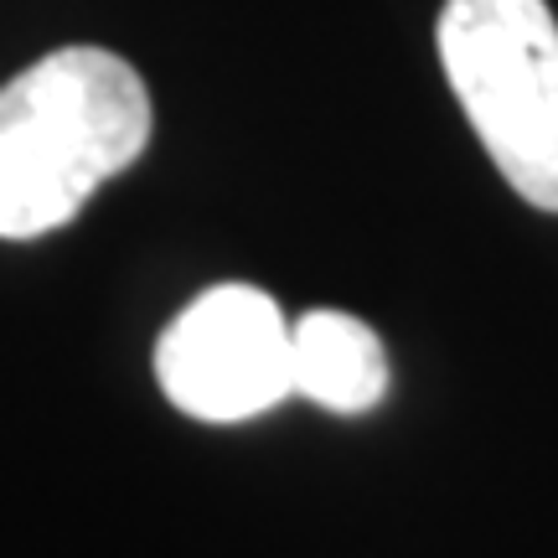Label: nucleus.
I'll return each instance as SVG.
<instances>
[{
    "label": "nucleus",
    "mask_w": 558,
    "mask_h": 558,
    "mask_svg": "<svg viewBox=\"0 0 558 558\" xmlns=\"http://www.w3.org/2000/svg\"><path fill=\"white\" fill-rule=\"evenodd\" d=\"M150 94L120 52L62 47L0 88V239L78 218L150 145Z\"/></svg>",
    "instance_id": "1"
},
{
    "label": "nucleus",
    "mask_w": 558,
    "mask_h": 558,
    "mask_svg": "<svg viewBox=\"0 0 558 558\" xmlns=\"http://www.w3.org/2000/svg\"><path fill=\"white\" fill-rule=\"evenodd\" d=\"M445 78L522 202L558 213V21L543 0H445Z\"/></svg>",
    "instance_id": "2"
},
{
    "label": "nucleus",
    "mask_w": 558,
    "mask_h": 558,
    "mask_svg": "<svg viewBox=\"0 0 558 558\" xmlns=\"http://www.w3.org/2000/svg\"><path fill=\"white\" fill-rule=\"evenodd\" d=\"M156 378L181 414L239 424L295 393V320L254 284L197 295L160 337Z\"/></svg>",
    "instance_id": "3"
},
{
    "label": "nucleus",
    "mask_w": 558,
    "mask_h": 558,
    "mask_svg": "<svg viewBox=\"0 0 558 558\" xmlns=\"http://www.w3.org/2000/svg\"><path fill=\"white\" fill-rule=\"evenodd\" d=\"M295 393L331 414H367L388 393V352L373 326L341 311L295 320Z\"/></svg>",
    "instance_id": "4"
}]
</instances>
